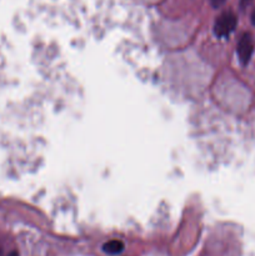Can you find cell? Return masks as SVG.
Wrapping results in <instances>:
<instances>
[{"mask_svg": "<svg viewBox=\"0 0 255 256\" xmlns=\"http://www.w3.org/2000/svg\"><path fill=\"white\" fill-rule=\"evenodd\" d=\"M236 16L232 12H224L216 19L214 25V32L218 38H226L236 28Z\"/></svg>", "mask_w": 255, "mask_h": 256, "instance_id": "6da1fadb", "label": "cell"}, {"mask_svg": "<svg viewBox=\"0 0 255 256\" xmlns=\"http://www.w3.org/2000/svg\"><path fill=\"white\" fill-rule=\"evenodd\" d=\"M252 52H254V44L250 34H244L238 44V55L242 65H246L252 59Z\"/></svg>", "mask_w": 255, "mask_h": 256, "instance_id": "7a4b0ae2", "label": "cell"}, {"mask_svg": "<svg viewBox=\"0 0 255 256\" xmlns=\"http://www.w3.org/2000/svg\"><path fill=\"white\" fill-rule=\"evenodd\" d=\"M124 242H120V240H110V242H105L102 245V250L104 252L109 255H118V254H122L124 252Z\"/></svg>", "mask_w": 255, "mask_h": 256, "instance_id": "3957f363", "label": "cell"}, {"mask_svg": "<svg viewBox=\"0 0 255 256\" xmlns=\"http://www.w3.org/2000/svg\"><path fill=\"white\" fill-rule=\"evenodd\" d=\"M225 2H226V0H210V4H212L214 8H219L222 6Z\"/></svg>", "mask_w": 255, "mask_h": 256, "instance_id": "277c9868", "label": "cell"}, {"mask_svg": "<svg viewBox=\"0 0 255 256\" xmlns=\"http://www.w3.org/2000/svg\"><path fill=\"white\" fill-rule=\"evenodd\" d=\"M252 22L255 25V10L252 12Z\"/></svg>", "mask_w": 255, "mask_h": 256, "instance_id": "5b68a950", "label": "cell"}, {"mask_svg": "<svg viewBox=\"0 0 255 256\" xmlns=\"http://www.w3.org/2000/svg\"><path fill=\"white\" fill-rule=\"evenodd\" d=\"M8 256H19V254H18L16 252H9V255Z\"/></svg>", "mask_w": 255, "mask_h": 256, "instance_id": "8992f818", "label": "cell"}, {"mask_svg": "<svg viewBox=\"0 0 255 256\" xmlns=\"http://www.w3.org/2000/svg\"><path fill=\"white\" fill-rule=\"evenodd\" d=\"M0 256H2V252H0Z\"/></svg>", "mask_w": 255, "mask_h": 256, "instance_id": "52a82bcc", "label": "cell"}]
</instances>
